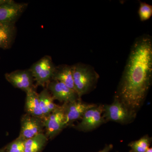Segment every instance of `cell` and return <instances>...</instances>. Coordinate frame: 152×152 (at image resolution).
<instances>
[{
	"instance_id": "obj_23",
	"label": "cell",
	"mask_w": 152,
	"mask_h": 152,
	"mask_svg": "<svg viewBox=\"0 0 152 152\" xmlns=\"http://www.w3.org/2000/svg\"><path fill=\"white\" fill-rule=\"evenodd\" d=\"M129 152H133L132 151H131H131H130Z\"/></svg>"
},
{
	"instance_id": "obj_21",
	"label": "cell",
	"mask_w": 152,
	"mask_h": 152,
	"mask_svg": "<svg viewBox=\"0 0 152 152\" xmlns=\"http://www.w3.org/2000/svg\"><path fill=\"white\" fill-rule=\"evenodd\" d=\"M0 152H6L4 148H2L0 149Z\"/></svg>"
},
{
	"instance_id": "obj_11",
	"label": "cell",
	"mask_w": 152,
	"mask_h": 152,
	"mask_svg": "<svg viewBox=\"0 0 152 152\" xmlns=\"http://www.w3.org/2000/svg\"><path fill=\"white\" fill-rule=\"evenodd\" d=\"M46 88L50 93L54 100H57L63 104L71 102L80 99L75 91L58 81H51Z\"/></svg>"
},
{
	"instance_id": "obj_10",
	"label": "cell",
	"mask_w": 152,
	"mask_h": 152,
	"mask_svg": "<svg viewBox=\"0 0 152 152\" xmlns=\"http://www.w3.org/2000/svg\"><path fill=\"white\" fill-rule=\"evenodd\" d=\"M96 104L84 102L81 99L67 103L63 104L62 106L66 118V126L72 124L77 120L81 119L87 110L96 106Z\"/></svg>"
},
{
	"instance_id": "obj_7",
	"label": "cell",
	"mask_w": 152,
	"mask_h": 152,
	"mask_svg": "<svg viewBox=\"0 0 152 152\" xmlns=\"http://www.w3.org/2000/svg\"><path fill=\"white\" fill-rule=\"evenodd\" d=\"M44 129L42 119L26 113L21 118L20 131L19 136L26 140L43 133Z\"/></svg>"
},
{
	"instance_id": "obj_14",
	"label": "cell",
	"mask_w": 152,
	"mask_h": 152,
	"mask_svg": "<svg viewBox=\"0 0 152 152\" xmlns=\"http://www.w3.org/2000/svg\"><path fill=\"white\" fill-rule=\"evenodd\" d=\"M52 80L61 82L70 88L75 91L74 86L72 66L61 65L56 66Z\"/></svg>"
},
{
	"instance_id": "obj_18",
	"label": "cell",
	"mask_w": 152,
	"mask_h": 152,
	"mask_svg": "<svg viewBox=\"0 0 152 152\" xmlns=\"http://www.w3.org/2000/svg\"><path fill=\"white\" fill-rule=\"evenodd\" d=\"M26 140L21 137H18L4 147L6 152H24Z\"/></svg>"
},
{
	"instance_id": "obj_5",
	"label": "cell",
	"mask_w": 152,
	"mask_h": 152,
	"mask_svg": "<svg viewBox=\"0 0 152 152\" xmlns=\"http://www.w3.org/2000/svg\"><path fill=\"white\" fill-rule=\"evenodd\" d=\"M103 105H96L87 110L83 116L81 121L75 127L76 129L83 132L94 130L106 123L102 114L103 113Z\"/></svg>"
},
{
	"instance_id": "obj_3",
	"label": "cell",
	"mask_w": 152,
	"mask_h": 152,
	"mask_svg": "<svg viewBox=\"0 0 152 152\" xmlns=\"http://www.w3.org/2000/svg\"><path fill=\"white\" fill-rule=\"evenodd\" d=\"M56 68L52 58L46 56L33 64L29 69L36 85L45 88L52 81Z\"/></svg>"
},
{
	"instance_id": "obj_12",
	"label": "cell",
	"mask_w": 152,
	"mask_h": 152,
	"mask_svg": "<svg viewBox=\"0 0 152 152\" xmlns=\"http://www.w3.org/2000/svg\"><path fill=\"white\" fill-rule=\"evenodd\" d=\"M26 94L25 104L26 113L43 120V114L40 105L39 94L36 91L35 88L30 90Z\"/></svg>"
},
{
	"instance_id": "obj_2",
	"label": "cell",
	"mask_w": 152,
	"mask_h": 152,
	"mask_svg": "<svg viewBox=\"0 0 152 152\" xmlns=\"http://www.w3.org/2000/svg\"><path fill=\"white\" fill-rule=\"evenodd\" d=\"M72 66L75 90L79 99L90 92L96 86L99 76L93 67L81 63Z\"/></svg>"
},
{
	"instance_id": "obj_22",
	"label": "cell",
	"mask_w": 152,
	"mask_h": 152,
	"mask_svg": "<svg viewBox=\"0 0 152 152\" xmlns=\"http://www.w3.org/2000/svg\"><path fill=\"white\" fill-rule=\"evenodd\" d=\"M145 152H152V148H149Z\"/></svg>"
},
{
	"instance_id": "obj_8",
	"label": "cell",
	"mask_w": 152,
	"mask_h": 152,
	"mask_svg": "<svg viewBox=\"0 0 152 152\" xmlns=\"http://www.w3.org/2000/svg\"><path fill=\"white\" fill-rule=\"evenodd\" d=\"M7 80L15 88L27 92L35 88L32 75L29 69L17 70L5 75Z\"/></svg>"
},
{
	"instance_id": "obj_1",
	"label": "cell",
	"mask_w": 152,
	"mask_h": 152,
	"mask_svg": "<svg viewBox=\"0 0 152 152\" xmlns=\"http://www.w3.org/2000/svg\"><path fill=\"white\" fill-rule=\"evenodd\" d=\"M152 79V38L144 34L136 39L132 46L115 97L137 116Z\"/></svg>"
},
{
	"instance_id": "obj_13",
	"label": "cell",
	"mask_w": 152,
	"mask_h": 152,
	"mask_svg": "<svg viewBox=\"0 0 152 152\" xmlns=\"http://www.w3.org/2000/svg\"><path fill=\"white\" fill-rule=\"evenodd\" d=\"M16 30L15 23L0 22V48H10L15 40Z\"/></svg>"
},
{
	"instance_id": "obj_4",
	"label": "cell",
	"mask_w": 152,
	"mask_h": 152,
	"mask_svg": "<svg viewBox=\"0 0 152 152\" xmlns=\"http://www.w3.org/2000/svg\"><path fill=\"white\" fill-rule=\"evenodd\" d=\"M103 116L106 122L110 121L127 124L133 122L136 117L115 97L111 104L103 105Z\"/></svg>"
},
{
	"instance_id": "obj_9",
	"label": "cell",
	"mask_w": 152,
	"mask_h": 152,
	"mask_svg": "<svg viewBox=\"0 0 152 152\" xmlns=\"http://www.w3.org/2000/svg\"><path fill=\"white\" fill-rule=\"evenodd\" d=\"M28 5L27 3H18L12 0H5L0 4V22L15 23Z\"/></svg>"
},
{
	"instance_id": "obj_17",
	"label": "cell",
	"mask_w": 152,
	"mask_h": 152,
	"mask_svg": "<svg viewBox=\"0 0 152 152\" xmlns=\"http://www.w3.org/2000/svg\"><path fill=\"white\" fill-rule=\"evenodd\" d=\"M151 141L152 138L146 135L137 140L131 142L128 146L133 152H145L149 148Z\"/></svg>"
},
{
	"instance_id": "obj_6",
	"label": "cell",
	"mask_w": 152,
	"mask_h": 152,
	"mask_svg": "<svg viewBox=\"0 0 152 152\" xmlns=\"http://www.w3.org/2000/svg\"><path fill=\"white\" fill-rule=\"evenodd\" d=\"M45 134L48 140H52L66 127V118L62 106L43 119Z\"/></svg>"
},
{
	"instance_id": "obj_24",
	"label": "cell",
	"mask_w": 152,
	"mask_h": 152,
	"mask_svg": "<svg viewBox=\"0 0 152 152\" xmlns=\"http://www.w3.org/2000/svg\"></svg>"
},
{
	"instance_id": "obj_16",
	"label": "cell",
	"mask_w": 152,
	"mask_h": 152,
	"mask_svg": "<svg viewBox=\"0 0 152 152\" xmlns=\"http://www.w3.org/2000/svg\"><path fill=\"white\" fill-rule=\"evenodd\" d=\"M48 139L44 133L26 140L24 152H42L46 145Z\"/></svg>"
},
{
	"instance_id": "obj_15",
	"label": "cell",
	"mask_w": 152,
	"mask_h": 152,
	"mask_svg": "<svg viewBox=\"0 0 152 152\" xmlns=\"http://www.w3.org/2000/svg\"><path fill=\"white\" fill-rule=\"evenodd\" d=\"M39 98L44 118L60 107L55 103L53 98L46 88L39 94Z\"/></svg>"
},
{
	"instance_id": "obj_19",
	"label": "cell",
	"mask_w": 152,
	"mask_h": 152,
	"mask_svg": "<svg viewBox=\"0 0 152 152\" xmlns=\"http://www.w3.org/2000/svg\"><path fill=\"white\" fill-rule=\"evenodd\" d=\"M138 14L140 20L142 21L149 20L152 15V6L146 3L141 2Z\"/></svg>"
},
{
	"instance_id": "obj_20",
	"label": "cell",
	"mask_w": 152,
	"mask_h": 152,
	"mask_svg": "<svg viewBox=\"0 0 152 152\" xmlns=\"http://www.w3.org/2000/svg\"><path fill=\"white\" fill-rule=\"evenodd\" d=\"M113 145L111 144L106 145V146L103 149L98 152H109L113 149Z\"/></svg>"
}]
</instances>
